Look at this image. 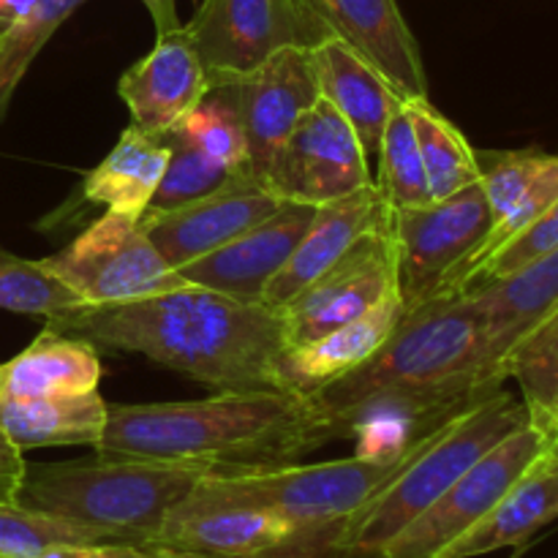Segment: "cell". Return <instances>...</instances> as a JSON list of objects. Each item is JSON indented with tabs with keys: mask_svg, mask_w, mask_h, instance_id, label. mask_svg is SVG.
I'll use <instances>...</instances> for the list:
<instances>
[{
	"mask_svg": "<svg viewBox=\"0 0 558 558\" xmlns=\"http://www.w3.org/2000/svg\"><path fill=\"white\" fill-rule=\"evenodd\" d=\"M49 330L96 349L145 354L216 392L287 390V332L276 308L183 287L120 305H76L47 319Z\"/></svg>",
	"mask_w": 558,
	"mask_h": 558,
	"instance_id": "6da1fadb",
	"label": "cell"
},
{
	"mask_svg": "<svg viewBox=\"0 0 558 558\" xmlns=\"http://www.w3.org/2000/svg\"><path fill=\"white\" fill-rule=\"evenodd\" d=\"M349 436L314 392H216L205 401L109 407L107 428L93 450L114 461H156L248 474L292 466L308 452Z\"/></svg>",
	"mask_w": 558,
	"mask_h": 558,
	"instance_id": "7a4b0ae2",
	"label": "cell"
},
{
	"mask_svg": "<svg viewBox=\"0 0 558 558\" xmlns=\"http://www.w3.org/2000/svg\"><path fill=\"white\" fill-rule=\"evenodd\" d=\"M532 423L521 398L499 390L430 430L401 472L330 534L316 558H379L381 548L452 488L490 447Z\"/></svg>",
	"mask_w": 558,
	"mask_h": 558,
	"instance_id": "3957f363",
	"label": "cell"
},
{
	"mask_svg": "<svg viewBox=\"0 0 558 558\" xmlns=\"http://www.w3.org/2000/svg\"><path fill=\"white\" fill-rule=\"evenodd\" d=\"M210 472L178 463L93 461L27 463L16 505L112 543L150 545L169 515Z\"/></svg>",
	"mask_w": 558,
	"mask_h": 558,
	"instance_id": "277c9868",
	"label": "cell"
},
{
	"mask_svg": "<svg viewBox=\"0 0 558 558\" xmlns=\"http://www.w3.org/2000/svg\"><path fill=\"white\" fill-rule=\"evenodd\" d=\"M420 441L398 456L357 452L341 461L292 463L248 474H207L180 507L229 505L267 510L294 529L292 543L276 556L303 554V558H316L330 534L401 472Z\"/></svg>",
	"mask_w": 558,
	"mask_h": 558,
	"instance_id": "5b68a950",
	"label": "cell"
},
{
	"mask_svg": "<svg viewBox=\"0 0 558 558\" xmlns=\"http://www.w3.org/2000/svg\"><path fill=\"white\" fill-rule=\"evenodd\" d=\"M490 229L494 213L480 180L447 199L390 213L403 311L417 308L436 294L458 292Z\"/></svg>",
	"mask_w": 558,
	"mask_h": 558,
	"instance_id": "8992f818",
	"label": "cell"
},
{
	"mask_svg": "<svg viewBox=\"0 0 558 558\" xmlns=\"http://www.w3.org/2000/svg\"><path fill=\"white\" fill-rule=\"evenodd\" d=\"M41 265L58 276L82 305H120L191 287L153 245L136 218L104 213L63 251Z\"/></svg>",
	"mask_w": 558,
	"mask_h": 558,
	"instance_id": "52a82bcc",
	"label": "cell"
},
{
	"mask_svg": "<svg viewBox=\"0 0 558 558\" xmlns=\"http://www.w3.org/2000/svg\"><path fill=\"white\" fill-rule=\"evenodd\" d=\"M210 87L232 85L283 47L330 36L308 0H202L183 25Z\"/></svg>",
	"mask_w": 558,
	"mask_h": 558,
	"instance_id": "ba28073f",
	"label": "cell"
},
{
	"mask_svg": "<svg viewBox=\"0 0 558 558\" xmlns=\"http://www.w3.org/2000/svg\"><path fill=\"white\" fill-rule=\"evenodd\" d=\"M548 445V436L532 423L501 439L466 469L445 496L392 537L379 558H439L510 494L512 485L543 458Z\"/></svg>",
	"mask_w": 558,
	"mask_h": 558,
	"instance_id": "9c48e42d",
	"label": "cell"
},
{
	"mask_svg": "<svg viewBox=\"0 0 558 558\" xmlns=\"http://www.w3.org/2000/svg\"><path fill=\"white\" fill-rule=\"evenodd\" d=\"M259 180L281 202L319 207L374 185V172L349 120L319 98L281 142Z\"/></svg>",
	"mask_w": 558,
	"mask_h": 558,
	"instance_id": "30bf717a",
	"label": "cell"
},
{
	"mask_svg": "<svg viewBox=\"0 0 558 558\" xmlns=\"http://www.w3.org/2000/svg\"><path fill=\"white\" fill-rule=\"evenodd\" d=\"M398 294V254L390 223L363 234L347 254L332 262L316 281L294 294L278 314L287 347H303Z\"/></svg>",
	"mask_w": 558,
	"mask_h": 558,
	"instance_id": "8fae6325",
	"label": "cell"
},
{
	"mask_svg": "<svg viewBox=\"0 0 558 558\" xmlns=\"http://www.w3.org/2000/svg\"><path fill=\"white\" fill-rule=\"evenodd\" d=\"M281 207V199L251 172H238L213 194L172 210H145L142 229L158 254L180 270L189 262L232 243Z\"/></svg>",
	"mask_w": 558,
	"mask_h": 558,
	"instance_id": "7c38bea8",
	"label": "cell"
},
{
	"mask_svg": "<svg viewBox=\"0 0 558 558\" xmlns=\"http://www.w3.org/2000/svg\"><path fill=\"white\" fill-rule=\"evenodd\" d=\"M248 150V172L262 178L305 112L322 98L311 47H283L232 82Z\"/></svg>",
	"mask_w": 558,
	"mask_h": 558,
	"instance_id": "4fadbf2b",
	"label": "cell"
},
{
	"mask_svg": "<svg viewBox=\"0 0 558 558\" xmlns=\"http://www.w3.org/2000/svg\"><path fill=\"white\" fill-rule=\"evenodd\" d=\"M316 207L281 202L272 216L251 227L232 243L180 267L191 287L221 292L240 303H262L267 283L287 267L294 248L314 221Z\"/></svg>",
	"mask_w": 558,
	"mask_h": 558,
	"instance_id": "5bb4252c",
	"label": "cell"
},
{
	"mask_svg": "<svg viewBox=\"0 0 558 558\" xmlns=\"http://www.w3.org/2000/svg\"><path fill=\"white\" fill-rule=\"evenodd\" d=\"M207 90L210 82L185 27L158 36L156 47L136 60L118 82L131 125L153 136L178 129Z\"/></svg>",
	"mask_w": 558,
	"mask_h": 558,
	"instance_id": "9a60e30c",
	"label": "cell"
},
{
	"mask_svg": "<svg viewBox=\"0 0 558 558\" xmlns=\"http://www.w3.org/2000/svg\"><path fill=\"white\" fill-rule=\"evenodd\" d=\"M330 36L341 38L403 98H430L423 54L398 0H308Z\"/></svg>",
	"mask_w": 558,
	"mask_h": 558,
	"instance_id": "2e32d148",
	"label": "cell"
},
{
	"mask_svg": "<svg viewBox=\"0 0 558 558\" xmlns=\"http://www.w3.org/2000/svg\"><path fill=\"white\" fill-rule=\"evenodd\" d=\"M483 314L480 381L485 390L505 387V360L518 341L558 305V245L499 281L466 289Z\"/></svg>",
	"mask_w": 558,
	"mask_h": 558,
	"instance_id": "e0dca14e",
	"label": "cell"
},
{
	"mask_svg": "<svg viewBox=\"0 0 558 558\" xmlns=\"http://www.w3.org/2000/svg\"><path fill=\"white\" fill-rule=\"evenodd\" d=\"M480 183L494 213V229L463 276L469 278L510 240L526 232L558 199V156L526 147V150H477Z\"/></svg>",
	"mask_w": 558,
	"mask_h": 558,
	"instance_id": "ac0fdd59",
	"label": "cell"
},
{
	"mask_svg": "<svg viewBox=\"0 0 558 558\" xmlns=\"http://www.w3.org/2000/svg\"><path fill=\"white\" fill-rule=\"evenodd\" d=\"M390 207L376 185L354 191L341 199L316 207L314 221L294 248L292 259L267 283L262 303L281 311L298 292L322 276L332 262L341 259L363 234L390 223Z\"/></svg>",
	"mask_w": 558,
	"mask_h": 558,
	"instance_id": "d6986e66",
	"label": "cell"
},
{
	"mask_svg": "<svg viewBox=\"0 0 558 558\" xmlns=\"http://www.w3.org/2000/svg\"><path fill=\"white\" fill-rule=\"evenodd\" d=\"M294 539L283 518L256 507H178L150 545L199 558H270Z\"/></svg>",
	"mask_w": 558,
	"mask_h": 558,
	"instance_id": "ffe728a7",
	"label": "cell"
},
{
	"mask_svg": "<svg viewBox=\"0 0 558 558\" xmlns=\"http://www.w3.org/2000/svg\"><path fill=\"white\" fill-rule=\"evenodd\" d=\"M311 52H314L322 98H327L349 120L371 161L379 153L387 120L403 98L341 38H322L316 47H311Z\"/></svg>",
	"mask_w": 558,
	"mask_h": 558,
	"instance_id": "44dd1931",
	"label": "cell"
},
{
	"mask_svg": "<svg viewBox=\"0 0 558 558\" xmlns=\"http://www.w3.org/2000/svg\"><path fill=\"white\" fill-rule=\"evenodd\" d=\"M558 518V447L548 445L510 494L439 558H474L501 548H521L532 534Z\"/></svg>",
	"mask_w": 558,
	"mask_h": 558,
	"instance_id": "7402d4cb",
	"label": "cell"
},
{
	"mask_svg": "<svg viewBox=\"0 0 558 558\" xmlns=\"http://www.w3.org/2000/svg\"><path fill=\"white\" fill-rule=\"evenodd\" d=\"M403 311L401 298H390L360 319L303 343V347L287 349L281 360V374L287 390L314 392L330 381L341 379L343 374L357 368L371 357L381 343L387 341L396 325L401 322Z\"/></svg>",
	"mask_w": 558,
	"mask_h": 558,
	"instance_id": "603a6c76",
	"label": "cell"
},
{
	"mask_svg": "<svg viewBox=\"0 0 558 558\" xmlns=\"http://www.w3.org/2000/svg\"><path fill=\"white\" fill-rule=\"evenodd\" d=\"M167 161V136H153L129 125L107 158L90 169L82 183V196L93 205L107 207V213L140 221L156 196Z\"/></svg>",
	"mask_w": 558,
	"mask_h": 558,
	"instance_id": "cb8c5ba5",
	"label": "cell"
},
{
	"mask_svg": "<svg viewBox=\"0 0 558 558\" xmlns=\"http://www.w3.org/2000/svg\"><path fill=\"white\" fill-rule=\"evenodd\" d=\"M109 403L101 392L52 398H5L0 430L20 450L31 447H96L107 428Z\"/></svg>",
	"mask_w": 558,
	"mask_h": 558,
	"instance_id": "d4e9b609",
	"label": "cell"
},
{
	"mask_svg": "<svg viewBox=\"0 0 558 558\" xmlns=\"http://www.w3.org/2000/svg\"><path fill=\"white\" fill-rule=\"evenodd\" d=\"M9 368V398L82 396L98 390L101 357L93 343L44 327Z\"/></svg>",
	"mask_w": 558,
	"mask_h": 558,
	"instance_id": "484cf974",
	"label": "cell"
},
{
	"mask_svg": "<svg viewBox=\"0 0 558 558\" xmlns=\"http://www.w3.org/2000/svg\"><path fill=\"white\" fill-rule=\"evenodd\" d=\"M403 104H407V112L414 125V136H417L430 199H447V196L458 194L466 185L477 183V150L463 136V131L452 120H447L430 104V98H412V101Z\"/></svg>",
	"mask_w": 558,
	"mask_h": 558,
	"instance_id": "4316f807",
	"label": "cell"
},
{
	"mask_svg": "<svg viewBox=\"0 0 558 558\" xmlns=\"http://www.w3.org/2000/svg\"><path fill=\"white\" fill-rule=\"evenodd\" d=\"M505 376L521 387L532 425L548 434L558 417V305L512 347Z\"/></svg>",
	"mask_w": 558,
	"mask_h": 558,
	"instance_id": "83f0119b",
	"label": "cell"
},
{
	"mask_svg": "<svg viewBox=\"0 0 558 558\" xmlns=\"http://www.w3.org/2000/svg\"><path fill=\"white\" fill-rule=\"evenodd\" d=\"M376 178L374 185L385 196L387 207L396 210H412V207L430 205L428 178H425L423 156H420L417 136H414L412 118L407 112V104H398L390 114L381 134L379 153H376Z\"/></svg>",
	"mask_w": 558,
	"mask_h": 558,
	"instance_id": "f1b7e54d",
	"label": "cell"
},
{
	"mask_svg": "<svg viewBox=\"0 0 558 558\" xmlns=\"http://www.w3.org/2000/svg\"><path fill=\"white\" fill-rule=\"evenodd\" d=\"M82 3L87 0H36L31 14L0 31V123L33 60Z\"/></svg>",
	"mask_w": 558,
	"mask_h": 558,
	"instance_id": "f546056e",
	"label": "cell"
},
{
	"mask_svg": "<svg viewBox=\"0 0 558 558\" xmlns=\"http://www.w3.org/2000/svg\"><path fill=\"white\" fill-rule=\"evenodd\" d=\"M174 131H180L196 147H202L207 156L227 163L229 169H245L248 172L245 131L232 85L210 87L207 96L194 107V112Z\"/></svg>",
	"mask_w": 558,
	"mask_h": 558,
	"instance_id": "4dcf8cb0",
	"label": "cell"
},
{
	"mask_svg": "<svg viewBox=\"0 0 558 558\" xmlns=\"http://www.w3.org/2000/svg\"><path fill=\"white\" fill-rule=\"evenodd\" d=\"M167 145H169V161L163 169V178L158 183L156 196H153L147 210H172V207L189 205V202L199 199V196L213 194L221 189L227 180L243 169H229L227 163L216 161L207 156L202 147L194 142L185 140L180 131H169Z\"/></svg>",
	"mask_w": 558,
	"mask_h": 558,
	"instance_id": "1f68e13d",
	"label": "cell"
},
{
	"mask_svg": "<svg viewBox=\"0 0 558 558\" xmlns=\"http://www.w3.org/2000/svg\"><path fill=\"white\" fill-rule=\"evenodd\" d=\"M82 300L41 265V259H22L0 248V308L52 319L76 308Z\"/></svg>",
	"mask_w": 558,
	"mask_h": 558,
	"instance_id": "d6a6232c",
	"label": "cell"
},
{
	"mask_svg": "<svg viewBox=\"0 0 558 558\" xmlns=\"http://www.w3.org/2000/svg\"><path fill=\"white\" fill-rule=\"evenodd\" d=\"M80 543H107V537L22 505H0V558H31L52 545Z\"/></svg>",
	"mask_w": 558,
	"mask_h": 558,
	"instance_id": "836d02e7",
	"label": "cell"
},
{
	"mask_svg": "<svg viewBox=\"0 0 558 558\" xmlns=\"http://www.w3.org/2000/svg\"><path fill=\"white\" fill-rule=\"evenodd\" d=\"M556 245H558V199L537 218V221L532 223V227L526 229V232L518 234V238L510 240L505 248L496 251V254L490 256V259L485 262L472 278H469L466 289L512 276L515 270L526 267L529 262L539 259V256H545L548 251H554ZM466 289H463V292H466Z\"/></svg>",
	"mask_w": 558,
	"mask_h": 558,
	"instance_id": "e575fe53",
	"label": "cell"
},
{
	"mask_svg": "<svg viewBox=\"0 0 558 558\" xmlns=\"http://www.w3.org/2000/svg\"><path fill=\"white\" fill-rule=\"evenodd\" d=\"M31 558H199L180 550L158 548V545L136 543H80V545H52Z\"/></svg>",
	"mask_w": 558,
	"mask_h": 558,
	"instance_id": "d590c367",
	"label": "cell"
},
{
	"mask_svg": "<svg viewBox=\"0 0 558 558\" xmlns=\"http://www.w3.org/2000/svg\"><path fill=\"white\" fill-rule=\"evenodd\" d=\"M25 450L14 445L9 436L0 430V505H16L20 496L22 477H25Z\"/></svg>",
	"mask_w": 558,
	"mask_h": 558,
	"instance_id": "8d00e7d4",
	"label": "cell"
},
{
	"mask_svg": "<svg viewBox=\"0 0 558 558\" xmlns=\"http://www.w3.org/2000/svg\"><path fill=\"white\" fill-rule=\"evenodd\" d=\"M142 5L147 9V14L153 16V25H156V36H163V33L178 31L180 16H178V3L174 0H142Z\"/></svg>",
	"mask_w": 558,
	"mask_h": 558,
	"instance_id": "74e56055",
	"label": "cell"
},
{
	"mask_svg": "<svg viewBox=\"0 0 558 558\" xmlns=\"http://www.w3.org/2000/svg\"><path fill=\"white\" fill-rule=\"evenodd\" d=\"M33 5L36 0H0V22L11 25V22L22 20L25 14H31Z\"/></svg>",
	"mask_w": 558,
	"mask_h": 558,
	"instance_id": "f35d334b",
	"label": "cell"
},
{
	"mask_svg": "<svg viewBox=\"0 0 558 558\" xmlns=\"http://www.w3.org/2000/svg\"><path fill=\"white\" fill-rule=\"evenodd\" d=\"M9 398V368H5V363H0V403Z\"/></svg>",
	"mask_w": 558,
	"mask_h": 558,
	"instance_id": "ab89813d",
	"label": "cell"
},
{
	"mask_svg": "<svg viewBox=\"0 0 558 558\" xmlns=\"http://www.w3.org/2000/svg\"><path fill=\"white\" fill-rule=\"evenodd\" d=\"M545 436H548L550 445L558 447V417L554 420V425H550V430H548V434H545Z\"/></svg>",
	"mask_w": 558,
	"mask_h": 558,
	"instance_id": "60d3db41",
	"label": "cell"
},
{
	"mask_svg": "<svg viewBox=\"0 0 558 558\" xmlns=\"http://www.w3.org/2000/svg\"><path fill=\"white\" fill-rule=\"evenodd\" d=\"M3 27H5V25H3V22H0V31H3Z\"/></svg>",
	"mask_w": 558,
	"mask_h": 558,
	"instance_id": "b9f144b4",
	"label": "cell"
}]
</instances>
